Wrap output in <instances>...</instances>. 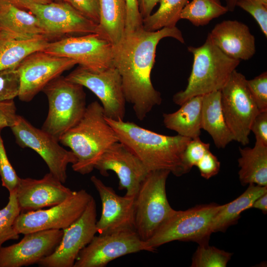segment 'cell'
I'll return each instance as SVG.
<instances>
[{
  "instance_id": "cell-1",
  "label": "cell",
  "mask_w": 267,
  "mask_h": 267,
  "mask_svg": "<svg viewBox=\"0 0 267 267\" xmlns=\"http://www.w3.org/2000/svg\"><path fill=\"white\" fill-rule=\"evenodd\" d=\"M167 37L184 43L181 32L176 26L155 31H146L142 27L124 34L114 45L113 66L121 76L126 101L132 105L139 120L162 102L161 93L151 83V72L157 45Z\"/></svg>"
},
{
  "instance_id": "cell-2",
  "label": "cell",
  "mask_w": 267,
  "mask_h": 267,
  "mask_svg": "<svg viewBox=\"0 0 267 267\" xmlns=\"http://www.w3.org/2000/svg\"><path fill=\"white\" fill-rule=\"evenodd\" d=\"M105 119L118 141L127 146L149 172L167 170L177 177L185 174L182 164L184 149L191 138L180 135H166L124 120Z\"/></svg>"
},
{
  "instance_id": "cell-3",
  "label": "cell",
  "mask_w": 267,
  "mask_h": 267,
  "mask_svg": "<svg viewBox=\"0 0 267 267\" xmlns=\"http://www.w3.org/2000/svg\"><path fill=\"white\" fill-rule=\"evenodd\" d=\"M59 141L69 147L77 158L72 165L73 171L86 175L93 171L104 152L119 141L105 119L102 105L95 101L87 106L80 120L65 132Z\"/></svg>"
},
{
  "instance_id": "cell-4",
  "label": "cell",
  "mask_w": 267,
  "mask_h": 267,
  "mask_svg": "<svg viewBox=\"0 0 267 267\" xmlns=\"http://www.w3.org/2000/svg\"><path fill=\"white\" fill-rule=\"evenodd\" d=\"M188 50L193 56L192 70L186 88L173 96L178 105L194 96L221 90L240 62L222 51L209 34L203 44L189 46Z\"/></svg>"
},
{
  "instance_id": "cell-5",
  "label": "cell",
  "mask_w": 267,
  "mask_h": 267,
  "mask_svg": "<svg viewBox=\"0 0 267 267\" xmlns=\"http://www.w3.org/2000/svg\"><path fill=\"white\" fill-rule=\"evenodd\" d=\"M83 87L61 75L44 87L42 91L47 98L48 110L43 130L59 140L78 123L87 107Z\"/></svg>"
},
{
  "instance_id": "cell-6",
  "label": "cell",
  "mask_w": 267,
  "mask_h": 267,
  "mask_svg": "<svg viewBox=\"0 0 267 267\" xmlns=\"http://www.w3.org/2000/svg\"><path fill=\"white\" fill-rule=\"evenodd\" d=\"M221 206L212 203L184 211L174 210L145 241L146 244L155 252L157 247L174 241L209 243L212 221Z\"/></svg>"
},
{
  "instance_id": "cell-7",
  "label": "cell",
  "mask_w": 267,
  "mask_h": 267,
  "mask_svg": "<svg viewBox=\"0 0 267 267\" xmlns=\"http://www.w3.org/2000/svg\"><path fill=\"white\" fill-rule=\"evenodd\" d=\"M171 173L167 170L149 172L134 198L135 230L144 241L174 211L167 199L166 183Z\"/></svg>"
},
{
  "instance_id": "cell-8",
  "label": "cell",
  "mask_w": 267,
  "mask_h": 267,
  "mask_svg": "<svg viewBox=\"0 0 267 267\" xmlns=\"http://www.w3.org/2000/svg\"><path fill=\"white\" fill-rule=\"evenodd\" d=\"M223 115L234 140L243 145L249 142L252 123L259 112L247 85V79L235 70L221 90Z\"/></svg>"
},
{
  "instance_id": "cell-9",
  "label": "cell",
  "mask_w": 267,
  "mask_h": 267,
  "mask_svg": "<svg viewBox=\"0 0 267 267\" xmlns=\"http://www.w3.org/2000/svg\"><path fill=\"white\" fill-rule=\"evenodd\" d=\"M113 50L108 40L91 33L49 42L43 51L71 59L87 70L99 72L113 66Z\"/></svg>"
},
{
  "instance_id": "cell-10",
  "label": "cell",
  "mask_w": 267,
  "mask_h": 267,
  "mask_svg": "<svg viewBox=\"0 0 267 267\" xmlns=\"http://www.w3.org/2000/svg\"><path fill=\"white\" fill-rule=\"evenodd\" d=\"M10 128L20 147L36 151L44 160L49 172L62 183L66 182L68 165L77 161L71 150L62 147L59 140L42 129L35 127L21 116H18Z\"/></svg>"
},
{
  "instance_id": "cell-11",
  "label": "cell",
  "mask_w": 267,
  "mask_h": 267,
  "mask_svg": "<svg viewBox=\"0 0 267 267\" xmlns=\"http://www.w3.org/2000/svg\"><path fill=\"white\" fill-rule=\"evenodd\" d=\"M91 195L86 190L74 191L63 202L46 210L20 213L14 222L19 234L48 229H64L85 211Z\"/></svg>"
},
{
  "instance_id": "cell-12",
  "label": "cell",
  "mask_w": 267,
  "mask_h": 267,
  "mask_svg": "<svg viewBox=\"0 0 267 267\" xmlns=\"http://www.w3.org/2000/svg\"><path fill=\"white\" fill-rule=\"evenodd\" d=\"M65 78L91 90L101 101L105 117L124 120L126 101L121 76L115 67L95 72L79 66Z\"/></svg>"
},
{
  "instance_id": "cell-13",
  "label": "cell",
  "mask_w": 267,
  "mask_h": 267,
  "mask_svg": "<svg viewBox=\"0 0 267 267\" xmlns=\"http://www.w3.org/2000/svg\"><path fill=\"white\" fill-rule=\"evenodd\" d=\"M96 205L91 196L82 215L63 229L55 250L37 264L41 267H73L80 252L92 240L97 229Z\"/></svg>"
},
{
  "instance_id": "cell-14",
  "label": "cell",
  "mask_w": 267,
  "mask_h": 267,
  "mask_svg": "<svg viewBox=\"0 0 267 267\" xmlns=\"http://www.w3.org/2000/svg\"><path fill=\"white\" fill-rule=\"evenodd\" d=\"M141 251L154 252L135 231L99 234L80 252L73 267H104L117 258Z\"/></svg>"
},
{
  "instance_id": "cell-15",
  "label": "cell",
  "mask_w": 267,
  "mask_h": 267,
  "mask_svg": "<svg viewBox=\"0 0 267 267\" xmlns=\"http://www.w3.org/2000/svg\"><path fill=\"white\" fill-rule=\"evenodd\" d=\"M77 63L73 60L52 55L43 51L27 56L17 66L20 77L18 97L29 102L50 81L72 68Z\"/></svg>"
},
{
  "instance_id": "cell-16",
  "label": "cell",
  "mask_w": 267,
  "mask_h": 267,
  "mask_svg": "<svg viewBox=\"0 0 267 267\" xmlns=\"http://www.w3.org/2000/svg\"><path fill=\"white\" fill-rule=\"evenodd\" d=\"M28 10L41 21L49 38L65 35L98 33V24L88 19L66 1L46 4L26 3Z\"/></svg>"
},
{
  "instance_id": "cell-17",
  "label": "cell",
  "mask_w": 267,
  "mask_h": 267,
  "mask_svg": "<svg viewBox=\"0 0 267 267\" xmlns=\"http://www.w3.org/2000/svg\"><path fill=\"white\" fill-rule=\"evenodd\" d=\"M94 169L105 177L113 171L119 179V189L126 190L125 196L135 197L141 183L149 172L142 161L125 144H112L96 163Z\"/></svg>"
},
{
  "instance_id": "cell-18",
  "label": "cell",
  "mask_w": 267,
  "mask_h": 267,
  "mask_svg": "<svg viewBox=\"0 0 267 267\" xmlns=\"http://www.w3.org/2000/svg\"><path fill=\"white\" fill-rule=\"evenodd\" d=\"M63 229H48L24 234L18 243L0 247V267H21L38 264L60 243Z\"/></svg>"
},
{
  "instance_id": "cell-19",
  "label": "cell",
  "mask_w": 267,
  "mask_h": 267,
  "mask_svg": "<svg viewBox=\"0 0 267 267\" xmlns=\"http://www.w3.org/2000/svg\"><path fill=\"white\" fill-rule=\"evenodd\" d=\"M90 180L99 195L102 212L96 227L100 235L120 231H135L134 198L120 196L95 176Z\"/></svg>"
},
{
  "instance_id": "cell-20",
  "label": "cell",
  "mask_w": 267,
  "mask_h": 267,
  "mask_svg": "<svg viewBox=\"0 0 267 267\" xmlns=\"http://www.w3.org/2000/svg\"><path fill=\"white\" fill-rule=\"evenodd\" d=\"M50 172L41 179L20 178L16 189L21 213L58 204L74 193Z\"/></svg>"
},
{
  "instance_id": "cell-21",
  "label": "cell",
  "mask_w": 267,
  "mask_h": 267,
  "mask_svg": "<svg viewBox=\"0 0 267 267\" xmlns=\"http://www.w3.org/2000/svg\"><path fill=\"white\" fill-rule=\"evenodd\" d=\"M209 35L214 44L232 58L248 60L256 52L254 36L247 25L237 20L222 21Z\"/></svg>"
},
{
  "instance_id": "cell-22",
  "label": "cell",
  "mask_w": 267,
  "mask_h": 267,
  "mask_svg": "<svg viewBox=\"0 0 267 267\" xmlns=\"http://www.w3.org/2000/svg\"><path fill=\"white\" fill-rule=\"evenodd\" d=\"M0 31L20 39L40 36L49 38L36 16L14 5L2 2H0Z\"/></svg>"
},
{
  "instance_id": "cell-23",
  "label": "cell",
  "mask_w": 267,
  "mask_h": 267,
  "mask_svg": "<svg viewBox=\"0 0 267 267\" xmlns=\"http://www.w3.org/2000/svg\"><path fill=\"white\" fill-rule=\"evenodd\" d=\"M201 129L211 135L219 148H225L234 140L223 115L221 90L202 95Z\"/></svg>"
},
{
  "instance_id": "cell-24",
  "label": "cell",
  "mask_w": 267,
  "mask_h": 267,
  "mask_svg": "<svg viewBox=\"0 0 267 267\" xmlns=\"http://www.w3.org/2000/svg\"><path fill=\"white\" fill-rule=\"evenodd\" d=\"M202 95L191 97L176 111L164 113L163 123L178 134L191 139L199 137L201 129Z\"/></svg>"
},
{
  "instance_id": "cell-25",
  "label": "cell",
  "mask_w": 267,
  "mask_h": 267,
  "mask_svg": "<svg viewBox=\"0 0 267 267\" xmlns=\"http://www.w3.org/2000/svg\"><path fill=\"white\" fill-rule=\"evenodd\" d=\"M49 40L44 36L17 38L0 31V70L17 67L29 55L43 51Z\"/></svg>"
},
{
  "instance_id": "cell-26",
  "label": "cell",
  "mask_w": 267,
  "mask_h": 267,
  "mask_svg": "<svg viewBox=\"0 0 267 267\" xmlns=\"http://www.w3.org/2000/svg\"><path fill=\"white\" fill-rule=\"evenodd\" d=\"M266 193L267 186L250 184L239 197L229 203L222 205L212 220L211 232L225 231L229 226L237 222L243 211L252 208L254 201L258 197Z\"/></svg>"
},
{
  "instance_id": "cell-27",
  "label": "cell",
  "mask_w": 267,
  "mask_h": 267,
  "mask_svg": "<svg viewBox=\"0 0 267 267\" xmlns=\"http://www.w3.org/2000/svg\"><path fill=\"white\" fill-rule=\"evenodd\" d=\"M239 180L243 185L267 186V146L256 143L253 148L239 147Z\"/></svg>"
},
{
  "instance_id": "cell-28",
  "label": "cell",
  "mask_w": 267,
  "mask_h": 267,
  "mask_svg": "<svg viewBox=\"0 0 267 267\" xmlns=\"http://www.w3.org/2000/svg\"><path fill=\"white\" fill-rule=\"evenodd\" d=\"M98 2L99 21L97 33L115 45L125 34V0H98Z\"/></svg>"
},
{
  "instance_id": "cell-29",
  "label": "cell",
  "mask_w": 267,
  "mask_h": 267,
  "mask_svg": "<svg viewBox=\"0 0 267 267\" xmlns=\"http://www.w3.org/2000/svg\"><path fill=\"white\" fill-rule=\"evenodd\" d=\"M228 11L220 0H191L183 8L180 18L188 20L195 26H203Z\"/></svg>"
},
{
  "instance_id": "cell-30",
  "label": "cell",
  "mask_w": 267,
  "mask_h": 267,
  "mask_svg": "<svg viewBox=\"0 0 267 267\" xmlns=\"http://www.w3.org/2000/svg\"><path fill=\"white\" fill-rule=\"evenodd\" d=\"M189 0H159V7L153 14L143 19V28L155 31L165 27L176 26L180 13Z\"/></svg>"
},
{
  "instance_id": "cell-31",
  "label": "cell",
  "mask_w": 267,
  "mask_h": 267,
  "mask_svg": "<svg viewBox=\"0 0 267 267\" xmlns=\"http://www.w3.org/2000/svg\"><path fill=\"white\" fill-rule=\"evenodd\" d=\"M16 190L9 192L8 202L0 209V247L5 241L17 239L19 234L14 227V222L20 214Z\"/></svg>"
},
{
  "instance_id": "cell-32",
  "label": "cell",
  "mask_w": 267,
  "mask_h": 267,
  "mask_svg": "<svg viewBox=\"0 0 267 267\" xmlns=\"http://www.w3.org/2000/svg\"><path fill=\"white\" fill-rule=\"evenodd\" d=\"M232 253L210 246L209 243L199 245L194 252L191 267H225Z\"/></svg>"
},
{
  "instance_id": "cell-33",
  "label": "cell",
  "mask_w": 267,
  "mask_h": 267,
  "mask_svg": "<svg viewBox=\"0 0 267 267\" xmlns=\"http://www.w3.org/2000/svg\"><path fill=\"white\" fill-rule=\"evenodd\" d=\"M20 77L17 67L0 70V101L18 96Z\"/></svg>"
},
{
  "instance_id": "cell-34",
  "label": "cell",
  "mask_w": 267,
  "mask_h": 267,
  "mask_svg": "<svg viewBox=\"0 0 267 267\" xmlns=\"http://www.w3.org/2000/svg\"><path fill=\"white\" fill-rule=\"evenodd\" d=\"M210 145L203 142L197 137L190 141L186 146L182 156V164L185 173H188L193 166L210 150Z\"/></svg>"
},
{
  "instance_id": "cell-35",
  "label": "cell",
  "mask_w": 267,
  "mask_h": 267,
  "mask_svg": "<svg viewBox=\"0 0 267 267\" xmlns=\"http://www.w3.org/2000/svg\"><path fill=\"white\" fill-rule=\"evenodd\" d=\"M0 133V176L2 186L11 192L16 190L20 178L8 160Z\"/></svg>"
},
{
  "instance_id": "cell-36",
  "label": "cell",
  "mask_w": 267,
  "mask_h": 267,
  "mask_svg": "<svg viewBox=\"0 0 267 267\" xmlns=\"http://www.w3.org/2000/svg\"><path fill=\"white\" fill-rule=\"evenodd\" d=\"M236 6L240 7L253 17L267 38V5L261 0H237Z\"/></svg>"
},
{
  "instance_id": "cell-37",
  "label": "cell",
  "mask_w": 267,
  "mask_h": 267,
  "mask_svg": "<svg viewBox=\"0 0 267 267\" xmlns=\"http://www.w3.org/2000/svg\"><path fill=\"white\" fill-rule=\"evenodd\" d=\"M250 93L259 111L267 110V73L264 72L253 79L247 80Z\"/></svg>"
},
{
  "instance_id": "cell-38",
  "label": "cell",
  "mask_w": 267,
  "mask_h": 267,
  "mask_svg": "<svg viewBox=\"0 0 267 267\" xmlns=\"http://www.w3.org/2000/svg\"><path fill=\"white\" fill-rule=\"evenodd\" d=\"M126 19L125 34L132 32L143 27V19L141 16L138 0H125Z\"/></svg>"
},
{
  "instance_id": "cell-39",
  "label": "cell",
  "mask_w": 267,
  "mask_h": 267,
  "mask_svg": "<svg viewBox=\"0 0 267 267\" xmlns=\"http://www.w3.org/2000/svg\"><path fill=\"white\" fill-rule=\"evenodd\" d=\"M82 15L98 24L99 8L98 0H64Z\"/></svg>"
},
{
  "instance_id": "cell-40",
  "label": "cell",
  "mask_w": 267,
  "mask_h": 267,
  "mask_svg": "<svg viewBox=\"0 0 267 267\" xmlns=\"http://www.w3.org/2000/svg\"><path fill=\"white\" fill-rule=\"evenodd\" d=\"M220 166V162L210 150L204 155L196 165L201 177L207 179L218 174Z\"/></svg>"
},
{
  "instance_id": "cell-41",
  "label": "cell",
  "mask_w": 267,
  "mask_h": 267,
  "mask_svg": "<svg viewBox=\"0 0 267 267\" xmlns=\"http://www.w3.org/2000/svg\"><path fill=\"white\" fill-rule=\"evenodd\" d=\"M256 138V143L267 146V110L260 111L250 128Z\"/></svg>"
},
{
  "instance_id": "cell-42",
  "label": "cell",
  "mask_w": 267,
  "mask_h": 267,
  "mask_svg": "<svg viewBox=\"0 0 267 267\" xmlns=\"http://www.w3.org/2000/svg\"><path fill=\"white\" fill-rule=\"evenodd\" d=\"M18 115L13 100L0 101V130L11 127L16 122Z\"/></svg>"
},
{
  "instance_id": "cell-43",
  "label": "cell",
  "mask_w": 267,
  "mask_h": 267,
  "mask_svg": "<svg viewBox=\"0 0 267 267\" xmlns=\"http://www.w3.org/2000/svg\"><path fill=\"white\" fill-rule=\"evenodd\" d=\"M139 11L143 19L151 14V12L159 0H138Z\"/></svg>"
},
{
  "instance_id": "cell-44",
  "label": "cell",
  "mask_w": 267,
  "mask_h": 267,
  "mask_svg": "<svg viewBox=\"0 0 267 267\" xmlns=\"http://www.w3.org/2000/svg\"><path fill=\"white\" fill-rule=\"evenodd\" d=\"M52 1L53 0H0V2L8 3L21 9L26 3L46 4Z\"/></svg>"
},
{
  "instance_id": "cell-45",
  "label": "cell",
  "mask_w": 267,
  "mask_h": 267,
  "mask_svg": "<svg viewBox=\"0 0 267 267\" xmlns=\"http://www.w3.org/2000/svg\"><path fill=\"white\" fill-rule=\"evenodd\" d=\"M252 208L260 210L264 214L267 212V193L258 197L254 202Z\"/></svg>"
},
{
  "instance_id": "cell-46",
  "label": "cell",
  "mask_w": 267,
  "mask_h": 267,
  "mask_svg": "<svg viewBox=\"0 0 267 267\" xmlns=\"http://www.w3.org/2000/svg\"><path fill=\"white\" fill-rule=\"evenodd\" d=\"M226 3V6L228 11H233L236 7L237 0H224Z\"/></svg>"
},
{
  "instance_id": "cell-47",
  "label": "cell",
  "mask_w": 267,
  "mask_h": 267,
  "mask_svg": "<svg viewBox=\"0 0 267 267\" xmlns=\"http://www.w3.org/2000/svg\"><path fill=\"white\" fill-rule=\"evenodd\" d=\"M265 4L267 5V0H261Z\"/></svg>"
},
{
  "instance_id": "cell-48",
  "label": "cell",
  "mask_w": 267,
  "mask_h": 267,
  "mask_svg": "<svg viewBox=\"0 0 267 267\" xmlns=\"http://www.w3.org/2000/svg\"><path fill=\"white\" fill-rule=\"evenodd\" d=\"M54 1H56V2H60V1H64V0H53Z\"/></svg>"
}]
</instances>
